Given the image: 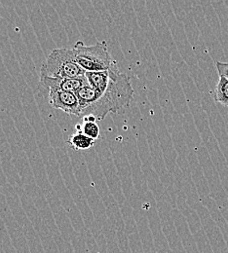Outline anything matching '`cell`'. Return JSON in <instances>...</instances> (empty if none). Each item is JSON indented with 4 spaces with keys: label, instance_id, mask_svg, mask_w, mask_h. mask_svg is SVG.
Returning <instances> with one entry per match:
<instances>
[{
    "label": "cell",
    "instance_id": "1",
    "mask_svg": "<svg viewBox=\"0 0 228 253\" xmlns=\"http://www.w3.org/2000/svg\"><path fill=\"white\" fill-rule=\"evenodd\" d=\"M134 97L131 78L122 73L117 65L110 69V82L105 92L98 100L83 111L81 117L93 115L97 120H102L109 113H116L130 105Z\"/></svg>",
    "mask_w": 228,
    "mask_h": 253
},
{
    "label": "cell",
    "instance_id": "2",
    "mask_svg": "<svg viewBox=\"0 0 228 253\" xmlns=\"http://www.w3.org/2000/svg\"><path fill=\"white\" fill-rule=\"evenodd\" d=\"M75 62L85 72L109 70L117 65L109 54L106 41L87 46L82 41H77L72 48Z\"/></svg>",
    "mask_w": 228,
    "mask_h": 253
},
{
    "label": "cell",
    "instance_id": "3",
    "mask_svg": "<svg viewBox=\"0 0 228 253\" xmlns=\"http://www.w3.org/2000/svg\"><path fill=\"white\" fill-rule=\"evenodd\" d=\"M85 71L75 62L72 49H54L43 63L40 75L59 78H77L85 75Z\"/></svg>",
    "mask_w": 228,
    "mask_h": 253
},
{
    "label": "cell",
    "instance_id": "4",
    "mask_svg": "<svg viewBox=\"0 0 228 253\" xmlns=\"http://www.w3.org/2000/svg\"><path fill=\"white\" fill-rule=\"evenodd\" d=\"M40 84L49 91L58 90L71 93H76L81 88L89 85L85 75L77 78H59L40 75Z\"/></svg>",
    "mask_w": 228,
    "mask_h": 253
},
{
    "label": "cell",
    "instance_id": "5",
    "mask_svg": "<svg viewBox=\"0 0 228 253\" xmlns=\"http://www.w3.org/2000/svg\"><path fill=\"white\" fill-rule=\"evenodd\" d=\"M49 103L55 109H61L66 114L81 117V109L75 93L51 90L49 91Z\"/></svg>",
    "mask_w": 228,
    "mask_h": 253
},
{
    "label": "cell",
    "instance_id": "6",
    "mask_svg": "<svg viewBox=\"0 0 228 253\" xmlns=\"http://www.w3.org/2000/svg\"><path fill=\"white\" fill-rule=\"evenodd\" d=\"M85 76L89 85L100 95H102L107 89L110 82V69L104 71L96 72H86Z\"/></svg>",
    "mask_w": 228,
    "mask_h": 253
},
{
    "label": "cell",
    "instance_id": "7",
    "mask_svg": "<svg viewBox=\"0 0 228 253\" xmlns=\"http://www.w3.org/2000/svg\"><path fill=\"white\" fill-rule=\"evenodd\" d=\"M75 131L82 132L93 140H97L100 136V128L97 123L96 117H94L93 115L83 116L82 123L75 126Z\"/></svg>",
    "mask_w": 228,
    "mask_h": 253
},
{
    "label": "cell",
    "instance_id": "8",
    "mask_svg": "<svg viewBox=\"0 0 228 253\" xmlns=\"http://www.w3.org/2000/svg\"><path fill=\"white\" fill-rule=\"evenodd\" d=\"M75 95L77 96L78 101H79L81 115L84 110H86L88 107L93 105L99 98V95L90 85H87V86L81 88L80 90H78L75 93Z\"/></svg>",
    "mask_w": 228,
    "mask_h": 253
},
{
    "label": "cell",
    "instance_id": "9",
    "mask_svg": "<svg viewBox=\"0 0 228 253\" xmlns=\"http://www.w3.org/2000/svg\"><path fill=\"white\" fill-rule=\"evenodd\" d=\"M68 142L72 145V147L75 150H89L95 144V140L78 131H75L69 137Z\"/></svg>",
    "mask_w": 228,
    "mask_h": 253
},
{
    "label": "cell",
    "instance_id": "10",
    "mask_svg": "<svg viewBox=\"0 0 228 253\" xmlns=\"http://www.w3.org/2000/svg\"><path fill=\"white\" fill-rule=\"evenodd\" d=\"M213 97L216 102L228 107V80L225 77H220L216 89L213 93Z\"/></svg>",
    "mask_w": 228,
    "mask_h": 253
},
{
    "label": "cell",
    "instance_id": "11",
    "mask_svg": "<svg viewBox=\"0 0 228 253\" xmlns=\"http://www.w3.org/2000/svg\"><path fill=\"white\" fill-rule=\"evenodd\" d=\"M217 69L220 77H225L228 80V63H217Z\"/></svg>",
    "mask_w": 228,
    "mask_h": 253
}]
</instances>
